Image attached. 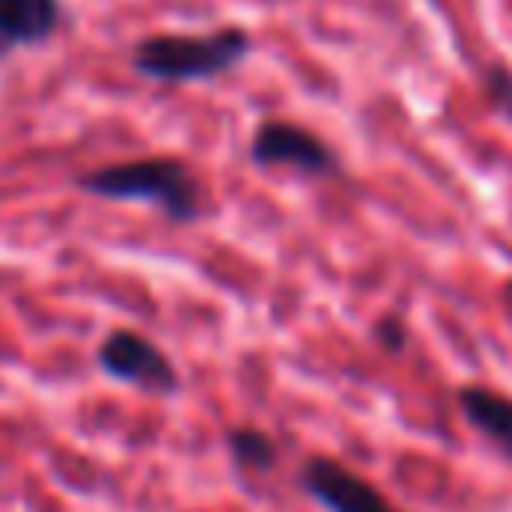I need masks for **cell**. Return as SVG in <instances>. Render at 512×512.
I'll return each mask as SVG.
<instances>
[{
  "mask_svg": "<svg viewBox=\"0 0 512 512\" xmlns=\"http://www.w3.org/2000/svg\"><path fill=\"white\" fill-rule=\"evenodd\" d=\"M80 188L108 200H148L168 220H196L200 216V188L188 164L172 156H144L124 164H104L80 176Z\"/></svg>",
  "mask_w": 512,
  "mask_h": 512,
  "instance_id": "obj_1",
  "label": "cell"
},
{
  "mask_svg": "<svg viewBox=\"0 0 512 512\" xmlns=\"http://www.w3.org/2000/svg\"><path fill=\"white\" fill-rule=\"evenodd\" d=\"M252 52V36L244 28H216L204 36H148L136 44L132 64L148 80L184 84V80H208L228 68H236Z\"/></svg>",
  "mask_w": 512,
  "mask_h": 512,
  "instance_id": "obj_2",
  "label": "cell"
},
{
  "mask_svg": "<svg viewBox=\"0 0 512 512\" xmlns=\"http://www.w3.org/2000/svg\"><path fill=\"white\" fill-rule=\"evenodd\" d=\"M252 160L264 164V168H296L304 176H328L336 172V156L332 148L300 128V124H288V120H264L252 136Z\"/></svg>",
  "mask_w": 512,
  "mask_h": 512,
  "instance_id": "obj_3",
  "label": "cell"
},
{
  "mask_svg": "<svg viewBox=\"0 0 512 512\" xmlns=\"http://www.w3.org/2000/svg\"><path fill=\"white\" fill-rule=\"evenodd\" d=\"M96 364H100L108 376H116V380H124V384H132V388H144V392H172V388H176V368H172V360H168L152 340H144L140 332H128V328L112 332V336L100 344Z\"/></svg>",
  "mask_w": 512,
  "mask_h": 512,
  "instance_id": "obj_4",
  "label": "cell"
},
{
  "mask_svg": "<svg viewBox=\"0 0 512 512\" xmlns=\"http://www.w3.org/2000/svg\"><path fill=\"white\" fill-rule=\"evenodd\" d=\"M300 484H304V492H308L316 504H324L328 512H400V508H392L364 476H356V472H348L344 464L324 460V456L304 464Z\"/></svg>",
  "mask_w": 512,
  "mask_h": 512,
  "instance_id": "obj_5",
  "label": "cell"
},
{
  "mask_svg": "<svg viewBox=\"0 0 512 512\" xmlns=\"http://www.w3.org/2000/svg\"><path fill=\"white\" fill-rule=\"evenodd\" d=\"M64 8L60 0H0V60L16 48L44 44L60 32Z\"/></svg>",
  "mask_w": 512,
  "mask_h": 512,
  "instance_id": "obj_6",
  "label": "cell"
},
{
  "mask_svg": "<svg viewBox=\"0 0 512 512\" xmlns=\"http://www.w3.org/2000/svg\"><path fill=\"white\" fill-rule=\"evenodd\" d=\"M460 408L484 436H492L500 448L512 452V400L508 396L488 392V388H464L460 392Z\"/></svg>",
  "mask_w": 512,
  "mask_h": 512,
  "instance_id": "obj_7",
  "label": "cell"
},
{
  "mask_svg": "<svg viewBox=\"0 0 512 512\" xmlns=\"http://www.w3.org/2000/svg\"><path fill=\"white\" fill-rule=\"evenodd\" d=\"M228 444H232V456L240 464H248V468H272V460H276L272 440L264 432H256V428H236L228 436Z\"/></svg>",
  "mask_w": 512,
  "mask_h": 512,
  "instance_id": "obj_8",
  "label": "cell"
}]
</instances>
